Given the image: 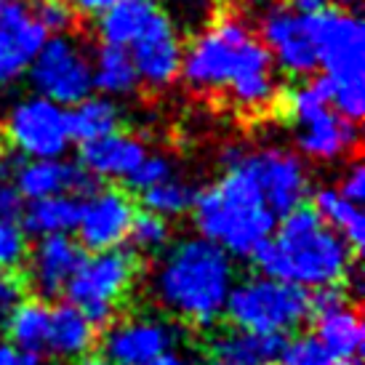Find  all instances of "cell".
I'll use <instances>...</instances> for the list:
<instances>
[{
	"mask_svg": "<svg viewBox=\"0 0 365 365\" xmlns=\"http://www.w3.org/2000/svg\"><path fill=\"white\" fill-rule=\"evenodd\" d=\"M81 200L75 195H56V197H43L30 200L21 213V230L38 237H51V235H70L78 224Z\"/></svg>",
	"mask_w": 365,
	"mask_h": 365,
	"instance_id": "cell-24",
	"label": "cell"
},
{
	"mask_svg": "<svg viewBox=\"0 0 365 365\" xmlns=\"http://www.w3.org/2000/svg\"><path fill=\"white\" fill-rule=\"evenodd\" d=\"M19 355L21 352L14 344H0V365H16Z\"/></svg>",
	"mask_w": 365,
	"mask_h": 365,
	"instance_id": "cell-42",
	"label": "cell"
},
{
	"mask_svg": "<svg viewBox=\"0 0 365 365\" xmlns=\"http://www.w3.org/2000/svg\"><path fill=\"white\" fill-rule=\"evenodd\" d=\"M150 365H190V360H187V357H184L182 352H176V349H168L165 355L155 357V360Z\"/></svg>",
	"mask_w": 365,
	"mask_h": 365,
	"instance_id": "cell-41",
	"label": "cell"
},
{
	"mask_svg": "<svg viewBox=\"0 0 365 365\" xmlns=\"http://www.w3.org/2000/svg\"><path fill=\"white\" fill-rule=\"evenodd\" d=\"M91 83L93 88L112 99V96H128L136 91L139 78L133 70V61L125 48L102 46L91 59Z\"/></svg>",
	"mask_w": 365,
	"mask_h": 365,
	"instance_id": "cell-26",
	"label": "cell"
},
{
	"mask_svg": "<svg viewBox=\"0 0 365 365\" xmlns=\"http://www.w3.org/2000/svg\"><path fill=\"white\" fill-rule=\"evenodd\" d=\"M147 158L142 139L115 131L81 147V168L93 179H131Z\"/></svg>",
	"mask_w": 365,
	"mask_h": 365,
	"instance_id": "cell-19",
	"label": "cell"
},
{
	"mask_svg": "<svg viewBox=\"0 0 365 365\" xmlns=\"http://www.w3.org/2000/svg\"><path fill=\"white\" fill-rule=\"evenodd\" d=\"M195 197H197V192H195L192 184L182 182L176 176H171L168 182L158 184L153 190H147V192H142L144 208L150 213H155V216L165 219V222L173 219V216H182V213L190 211L195 205Z\"/></svg>",
	"mask_w": 365,
	"mask_h": 365,
	"instance_id": "cell-29",
	"label": "cell"
},
{
	"mask_svg": "<svg viewBox=\"0 0 365 365\" xmlns=\"http://www.w3.org/2000/svg\"><path fill=\"white\" fill-rule=\"evenodd\" d=\"M264 277L296 288H331L349 274L352 248L320 222L312 208H296L280 219V227L254 256Z\"/></svg>",
	"mask_w": 365,
	"mask_h": 365,
	"instance_id": "cell-3",
	"label": "cell"
},
{
	"mask_svg": "<svg viewBox=\"0 0 365 365\" xmlns=\"http://www.w3.org/2000/svg\"><path fill=\"white\" fill-rule=\"evenodd\" d=\"M285 339L280 336H254L245 331H227L211 344L216 365H264L280 355Z\"/></svg>",
	"mask_w": 365,
	"mask_h": 365,
	"instance_id": "cell-23",
	"label": "cell"
},
{
	"mask_svg": "<svg viewBox=\"0 0 365 365\" xmlns=\"http://www.w3.org/2000/svg\"><path fill=\"white\" fill-rule=\"evenodd\" d=\"M16 365H43V363H41V355H27V352H21Z\"/></svg>",
	"mask_w": 365,
	"mask_h": 365,
	"instance_id": "cell-43",
	"label": "cell"
},
{
	"mask_svg": "<svg viewBox=\"0 0 365 365\" xmlns=\"http://www.w3.org/2000/svg\"><path fill=\"white\" fill-rule=\"evenodd\" d=\"M48 323H51L48 307L43 302H24L9 314L11 344L27 355H41L46 352V341H48Z\"/></svg>",
	"mask_w": 365,
	"mask_h": 365,
	"instance_id": "cell-28",
	"label": "cell"
},
{
	"mask_svg": "<svg viewBox=\"0 0 365 365\" xmlns=\"http://www.w3.org/2000/svg\"><path fill=\"white\" fill-rule=\"evenodd\" d=\"M27 72L35 96H43L59 107H75L93 91L91 56L70 35H51Z\"/></svg>",
	"mask_w": 365,
	"mask_h": 365,
	"instance_id": "cell-8",
	"label": "cell"
},
{
	"mask_svg": "<svg viewBox=\"0 0 365 365\" xmlns=\"http://www.w3.org/2000/svg\"><path fill=\"white\" fill-rule=\"evenodd\" d=\"M294 136L302 155L325 163L341 160L346 155H352L357 142H360V131H357L355 123L336 115L334 107L317 110L312 115H304V118H296Z\"/></svg>",
	"mask_w": 365,
	"mask_h": 365,
	"instance_id": "cell-17",
	"label": "cell"
},
{
	"mask_svg": "<svg viewBox=\"0 0 365 365\" xmlns=\"http://www.w3.org/2000/svg\"><path fill=\"white\" fill-rule=\"evenodd\" d=\"M259 41L269 53L272 64L291 75H312L317 70V51H314L309 19L299 16L288 6H272L262 16Z\"/></svg>",
	"mask_w": 365,
	"mask_h": 365,
	"instance_id": "cell-11",
	"label": "cell"
},
{
	"mask_svg": "<svg viewBox=\"0 0 365 365\" xmlns=\"http://www.w3.org/2000/svg\"><path fill=\"white\" fill-rule=\"evenodd\" d=\"M0 328H3V320H0Z\"/></svg>",
	"mask_w": 365,
	"mask_h": 365,
	"instance_id": "cell-47",
	"label": "cell"
},
{
	"mask_svg": "<svg viewBox=\"0 0 365 365\" xmlns=\"http://www.w3.org/2000/svg\"><path fill=\"white\" fill-rule=\"evenodd\" d=\"M325 227H331L341 240H344L352 251L363 248L365 243V216L360 205L349 203L346 197L339 195L336 187H323L314 195V208H312Z\"/></svg>",
	"mask_w": 365,
	"mask_h": 365,
	"instance_id": "cell-25",
	"label": "cell"
},
{
	"mask_svg": "<svg viewBox=\"0 0 365 365\" xmlns=\"http://www.w3.org/2000/svg\"><path fill=\"white\" fill-rule=\"evenodd\" d=\"M14 184L24 200H43V197H56V195L88 192L96 190V179L88 176L81 165L56 160H30L21 163L16 168Z\"/></svg>",
	"mask_w": 365,
	"mask_h": 365,
	"instance_id": "cell-18",
	"label": "cell"
},
{
	"mask_svg": "<svg viewBox=\"0 0 365 365\" xmlns=\"http://www.w3.org/2000/svg\"><path fill=\"white\" fill-rule=\"evenodd\" d=\"M317 67L334 88L365 83V27L352 11L325 9L309 16Z\"/></svg>",
	"mask_w": 365,
	"mask_h": 365,
	"instance_id": "cell-7",
	"label": "cell"
},
{
	"mask_svg": "<svg viewBox=\"0 0 365 365\" xmlns=\"http://www.w3.org/2000/svg\"><path fill=\"white\" fill-rule=\"evenodd\" d=\"M27 259V232L19 222H0V272H14Z\"/></svg>",
	"mask_w": 365,
	"mask_h": 365,
	"instance_id": "cell-33",
	"label": "cell"
},
{
	"mask_svg": "<svg viewBox=\"0 0 365 365\" xmlns=\"http://www.w3.org/2000/svg\"><path fill=\"white\" fill-rule=\"evenodd\" d=\"M158 11L160 9L155 0H120L118 6H112L107 14L99 16L102 46L128 48L150 27V21L158 16Z\"/></svg>",
	"mask_w": 365,
	"mask_h": 365,
	"instance_id": "cell-22",
	"label": "cell"
},
{
	"mask_svg": "<svg viewBox=\"0 0 365 365\" xmlns=\"http://www.w3.org/2000/svg\"><path fill=\"white\" fill-rule=\"evenodd\" d=\"M243 165L251 171L269 211L277 219L304 205L309 192V173L299 155L269 147L259 153H243Z\"/></svg>",
	"mask_w": 365,
	"mask_h": 365,
	"instance_id": "cell-10",
	"label": "cell"
},
{
	"mask_svg": "<svg viewBox=\"0 0 365 365\" xmlns=\"http://www.w3.org/2000/svg\"><path fill=\"white\" fill-rule=\"evenodd\" d=\"M325 107H331V83L325 78H312V81L302 83L288 96V110H291L294 120L317 110H325Z\"/></svg>",
	"mask_w": 365,
	"mask_h": 365,
	"instance_id": "cell-30",
	"label": "cell"
},
{
	"mask_svg": "<svg viewBox=\"0 0 365 365\" xmlns=\"http://www.w3.org/2000/svg\"><path fill=\"white\" fill-rule=\"evenodd\" d=\"M133 61V70L139 83L150 88H168L182 75L184 46L171 19L158 11L150 27L125 48Z\"/></svg>",
	"mask_w": 365,
	"mask_h": 365,
	"instance_id": "cell-13",
	"label": "cell"
},
{
	"mask_svg": "<svg viewBox=\"0 0 365 365\" xmlns=\"http://www.w3.org/2000/svg\"><path fill=\"white\" fill-rule=\"evenodd\" d=\"M128 237H131L133 245H136L139 251L155 254V251H160L163 245L168 243L171 230H168V222H165V219H160V216H155V213H150V211H142L133 216Z\"/></svg>",
	"mask_w": 365,
	"mask_h": 365,
	"instance_id": "cell-31",
	"label": "cell"
},
{
	"mask_svg": "<svg viewBox=\"0 0 365 365\" xmlns=\"http://www.w3.org/2000/svg\"><path fill=\"white\" fill-rule=\"evenodd\" d=\"M339 190V195L341 197H346L349 203L360 205L365 200V168L360 165V163H352L349 168H346L344 179H341V184L336 187Z\"/></svg>",
	"mask_w": 365,
	"mask_h": 365,
	"instance_id": "cell-38",
	"label": "cell"
},
{
	"mask_svg": "<svg viewBox=\"0 0 365 365\" xmlns=\"http://www.w3.org/2000/svg\"><path fill=\"white\" fill-rule=\"evenodd\" d=\"M83 262V248L70 235H51L41 237L30 259V277L32 285L41 296L64 294L72 274L78 272Z\"/></svg>",
	"mask_w": 365,
	"mask_h": 365,
	"instance_id": "cell-20",
	"label": "cell"
},
{
	"mask_svg": "<svg viewBox=\"0 0 365 365\" xmlns=\"http://www.w3.org/2000/svg\"><path fill=\"white\" fill-rule=\"evenodd\" d=\"M309 307L317 314L314 339L323 344L331 360H357L365 344L363 320L355 307L341 296V291L336 285L320 288L314 296H309Z\"/></svg>",
	"mask_w": 365,
	"mask_h": 365,
	"instance_id": "cell-14",
	"label": "cell"
},
{
	"mask_svg": "<svg viewBox=\"0 0 365 365\" xmlns=\"http://www.w3.org/2000/svg\"><path fill=\"white\" fill-rule=\"evenodd\" d=\"M93 341H96V328L75 307H53L51 323H48L46 352L64 357V360H83V357H88Z\"/></svg>",
	"mask_w": 365,
	"mask_h": 365,
	"instance_id": "cell-21",
	"label": "cell"
},
{
	"mask_svg": "<svg viewBox=\"0 0 365 365\" xmlns=\"http://www.w3.org/2000/svg\"><path fill=\"white\" fill-rule=\"evenodd\" d=\"M179 331L160 317H128L104 336V360L110 365H150L173 349Z\"/></svg>",
	"mask_w": 365,
	"mask_h": 365,
	"instance_id": "cell-16",
	"label": "cell"
},
{
	"mask_svg": "<svg viewBox=\"0 0 365 365\" xmlns=\"http://www.w3.org/2000/svg\"><path fill=\"white\" fill-rule=\"evenodd\" d=\"M136 216L131 197L123 190H93L81 203L75 230L81 235V245L93 254L120 248L123 240H128L131 222Z\"/></svg>",
	"mask_w": 365,
	"mask_h": 365,
	"instance_id": "cell-12",
	"label": "cell"
},
{
	"mask_svg": "<svg viewBox=\"0 0 365 365\" xmlns=\"http://www.w3.org/2000/svg\"><path fill=\"white\" fill-rule=\"evenodd\" d=\"M222 160L227 165L224 176L195 197V224L200 237L219 245L230 259H254L272 237L277 216L243 165V150L230 147Z\"/></svg>",
	"mask_w": 365,
	"mask_h": 365,
	"instance_id": "cell-2",
	"label": "cell"
},
{
	"mask_svg": "<svg viewBox=\"0 0 365 365\" xmlns=\"http://www.w3.org/2000/svg\"><path fill=\"white\" fill-rule=\"evenodd\" d=\"M171 176H173V165L168 158H163V155H147L142 165L128 179V184H131L133 190H139V192H147V190H153L158 184L168 182Z\"/></svg>",
	"mask_w": 365,
	"mask_h": 365,
	"instance_id": "cell-34",
	"label": "cell"
},
{
	"mask_svg": "<svg viewBox=\"0 0 365 365\" xmlns=\"http://www.w3.org/2000/svg\"><path fill=\"white\" fill-rule=\"evenodd\" d=\"M277 365H331V355L323 349V344L314 336H296L285 341L280 355L274 357Z\"/></svg>",
	"mask_w": 365,
	"mask_h": 365,
	"instance_id": "cell-32",
	"label": "cell"
},
{
	"mask_svg": "<svg viewBox=\"0 0 365 365\" xmlns=\"http://www.w3.org/2000/svg\"><path fill=\"white\" fill-rule=\"evenodd\" d=\"M182 75L192 91H224L243 112H264L277 99L272 59L243 19L222 16L184 51Z\"/></svg>",
	"mask_w": 365,
	"mask_h": 365,
	"instance_id": "cell-1",
	"label": "cell"
},
{
	"mask_svg": "<svg viewBox=\"0 0 365 365\" xmlns=\"http://www.w3.org/2000/svg\"><path fill=\"white\" fill-rule=\"evenodd\" d=\"M336 3H344V6H352V3H357V0H336Z\"/></svg>",
	"mask_w": 365,
	"mask_h": 365,
	"instance_id": "cell-46",
	"label": "cell"
},
{
	"mask_svg": "<svg viewBox=\"0 0 365 365\" xmlns=\"http://www.w3.org/2000/svg\"><path fill=\"white\" fill-rule=\"evenodd\" d=\"M133 277H136V256L123 248H112L102 254L83 256L78 272L72 274L64 294L67 304L93 325H110L115 309L128 294Z\"/></svg>",
	"mask_w": 365,
	"mask_h": 365,
	"instance_id": "cell-6",
	"label": "cell"
},
{
	"mask_svg": "<svg viewBox=\"0 0 365 365\" xmlns=\"http://www.w3.org/2000/svg\"><path fill=\"white\" fill-rule=\"evenodd\" d=\"M285 6L294 11V14H299V16L309 19V16H317L320 11L328 9V0H288Z\"/></svg>",
	"mask_w": 365,
	"mask_h": 365,
	"instance_id": "cell-40",
	"label": "cell"
},
{
	"mask_svg": "<svg viewBox=\"0 0 365 365\" xmlns=\"http://www.w3.org/2000/svg\"><path fill=\"white\" fill-rule=\"evenodd\" d=\"M235 285L232 259L203 237H187L165 254L155 272V296L176 317L211 325Z\"/></svg>",
	"mask_w": 365,
	"mask_h": 365,
	"instance_id": "cell-4",
	"label": "cell"
},
{
	"mask_svg": "<svg viewBox=\"0 0 365 365\" xmlns=\"http://www.w3.org/2000/svg\"><path fill=\"white\" fill-rule=\"evenodd\" d=\"M27 285L16 272H0V320L9 317L16 307H21L27 299Z\"/></svg>",
	"mask_w": 365,
	"mask_h": 365,
	"instance_id": "cell-36",
	"label": "cell"
},
{
	"mask_svg": "<svg viewBox=\"0 0 365 365\" xmlns=\"http://www.w3.org/2000/svg\"><path fill=\"white\" fill-rule=\"evenodd\" d=\"M35 19L41 21V27L46 30V35H64V30L72 24V14L70 6L64 0H38L35 6Z\"/></svg>",
	"mask_w": 365,
	"mask_h": 365,
	"instance_id": "cell-35",
	"label": "cell"
},
{
	"mask_svg": "<svg viewBox=\"0 0 365 365\" xmlns=\"http://www.w3.org/2000/svg\"><path fill=\"white\" fill-rule=\"evenodd\" d=\"M331 365H363V363H360V357H357V360H334Z\"/></svg>",
	"mask_w": 365,
	"mask_h": 365,
	"instance_id": "cell-45",
	"label": "cell"
},
{
	"mask_svg": "<svg viewBox=\"0 0 365 365\" xmlns=\"http://www.w3.org/2000/svg\"><path fill=\"white\" fill-rule=\"evenodd\" d=\"M256 3H262V0H256Z\"/></svg>",
	"mask_w": 365,
	"mask_h": 365,
	"instance_id": "cell-48",
	"label": "cell"
},
{
	"mask_svg": "<svg viewBox=\"0 0 365 365\" xmlns=\"http://www.w3.org/2000/svg\"><path fill=\"white\" fill-rule=\"evenodd\" d=\"M224 312L230 314L237 331L283 339L288 331L304 323L312 307L304 288L259 274L232 285Z\"/></svg>",
	"mask_w": 365,
	"mask_h": 365,
	"instance_id": "cell-5",
	"label": "cell"
},
{
	"mask_svg": "<svg viewBox=\"0 0 365 365\" xmlns=\"http://www.w3.org/2000/svg\"><path fill=\"white\" fill-rule=\"evenodd\" d=\"M67 123H70L72 139H78L81 144H88L118 131L120 110L107 96H88V99H83L81 104H75L67 112Z\"/></svg>",
	"mask_w": 365,
	"mask_h": 365,
	"instance_id": "cell-27",
	"label": "cell"
},
{
	"mask_svg": "<svg viewBox=\"0 0 365 365\" xmlns=\"http://www.w3.org/2000/svg\"><path fill=\"white\" fill-rule=\"evenodd\" d=\"M67 6H70L72 14H81V16H102L112 6H118L120 0H64Z\"/></svg>",
	"mask_w": 365,
	"mask_h": 365,
	"instance_id": "cell-39",
	"label": "cell"
},
{
	"mask_svg": "<svg viewBox=\"0 0 365 365\" xmlns=\"http://www.w3.org/2000/svg\"><path fill=\"white\" fill-rule=\"evenodd\" d=\"M24 213V197L19 195L14 176H0V222H19Z\"/></svg>",
	"mask_w": 365,
	"mask_h": 365,
	"instance_id": "cell-37",
	"label": "cell"
},
{
	"mask_svg": "<svg viewBox=\"0 0 365 365\" xmlns=\"http://www.w3.org/2000/svg\"><path fill=\"white\" fill-rule=\"evenodd\" d=\"M75 365H110L104 357H83V360H78Z\"/></svg>",
	"mask_w": 365,
	"mask_h": 365,
	"instance_id": "cell-44",
	"label": "cell"
},
{
	"mask_svg": "<svg viewBox=\"0 0 365 365\" xmlns=\"http://www.w3.org/2000/svg\"><path fill=\"white\" fill-rule=\"evenodd\" d=\"M46 41L48 35L24 0H0V86L30 70Z\"/></svg>",
	"mask_w": 365,
	"mask_h": 365,
	"instance_id": "cell-15",
	"label": "cell"
},
{
	"mask_svg": "<svg viewBox=\"0 0 365 365\" xmlns=\"http://www.w3.org/2000/svg\"><path fill=\"white\" fill-rule=\"evenodd\" d=\"M6 133L16 153L30 160H56L72 142L67 110L43 96H27L14 104L6 120Z\"/></svg>",
	"mask_w": 365,
	"mask_h": 365,
	"instance_id": "cell-9",
	"label": "cell"
}]
</instances>
